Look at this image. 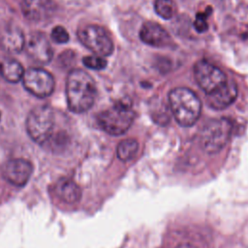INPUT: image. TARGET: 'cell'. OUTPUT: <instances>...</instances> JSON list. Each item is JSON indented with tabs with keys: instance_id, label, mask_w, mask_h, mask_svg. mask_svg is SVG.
<instances>
[{
	"instance_id": "6da1fadb",
	"label": "cell",
	"mask_w": 248,
	"mask_h": 248,
	"mask_svg": "<svg viewBox=\"0 0 248 248\" xmlns=\"http://www.w3.org/2000/svg\"><path fill=\"white\" fill-rule=\"evenodd\" d=\"M96 84L93 78L81 69H73L66 79L68 108L75 113L90 109L95 102Z\"/></svg>"
},
{
	"instance_id": "7a4b0ae2",
	"label": "cell",
	"mask_w": 248,
	"mask_h": 248,
	"mask_svg": "<svg viewBox=\"0 0 248 248\" xmlns=\"http://www.w3.org/2000/svg\"><path fill=\"white\" fill-rule=\"evenodd\" d=\"M169 103L176 122L183 127L193 126L201 116L202 102L189 88L177 87L169 93Z\"/></svg>"
},
{
	"instance_id": "3957f363",
	"label": "cell",
	"mask_w": 248,
	"mask_h": 248,
	"mask_svg": "<svg viewBox=\"0 0 248 248\" xmlns=\"http://www.w3.org/2000/svg\"><path fill=\"white\" fill-rule=\"evenodd\" d=\"M134 119L135 111L132 106L121 101L101 111L97 116L100 128L112 136H120L126 133Z\"/></svg>"
},
{
	"instance_id": "277c9868",
	"label": "cell",
	"mask_w": 248,
	"mask_h": 248,
	"mask_svg": "<svg viewBox=\"0 0 248 248\" xmlns=\"http://www.w3.org/2000/svg\"><path fill=\"white\" fill-rule=\"evenodd\" d=\"M54 111L47 105L33 108L27 115L25 127L28 136L39 144L46 143L52 136L54 128Z\"/></svg>"
},
{
	"instance_id": "5b68a950",
	"label": "cell",
	"mask_w": 248,
	"mask_h": 248,
	"mask_svg": "<svg viewBox=\"0 0 248 248\" xmlns=\"http://www.w3.org/2000/svg\"><path fill=\"white\" fill-rule=\"evenodd\" d=\"M232 124L227 118L216 119L204 125L201 134V144L208 153L220 151L229 141Z\"/></svg>"
},
{
	"instance_id": "8992f818",
	"label": "cell",
	"mask_w": 248,
	"mask_h": 248,
	"mask_svg": "<svg viewBox=\"0 0 248 248\" xmlns=\"http://www.w3.org/2000/svg\"><path fill=\"white\" fill-rule=\"evenodd\" d=\"M78 38L80 43L94 54L106 57L112 53L113 43L108 32L96 24H88L78 29Z\"/></svg>"
},
{
	"instance_id": "52a82bcc",
	"label": "cell",
	"mask_w": 248,
	"mask_h": 248,
	"mask_svg": "<svg viewBox=\"0 0 248 248\" xmlns=\"http://www.w3.org/2000/svg\"><path fill=\"white\" fill-rule=\"evenodd\" d=\"M21 81L24 88L38 98H46L51 95L55 86L52 75L39 67L27 69L24 72Z\"/></svg>"
},
{
	"instance_id": "ba28073f",
	"label": "cell",
	"mask_w": 248,
	"mask_h": 248,
	"mask_svg": "<svg viewBox=\"0 0 248 248\" xmlns=\"http://www.w3.org/2000/svg\"><path fill=\"white\" fill-rule=\"evenodd\" d=\"M194 77L198 85L206 95L219 89L228 81L221 69L205 60H201L195 64Z\"/></svg>"
},
{
	"instance_id": "9c48e42d",
	"label": "cell",
	"mask_w": 248,
	"mask_h": 248,
	"mask_svg": "<svg viewBox=\"0 0 248 248\" xmlns=\"http://www.w3.org/2000/svg\"><path fill=\"white\" fill-rule=\"evenodd\" d=\"M33 171L32 164L22 158H16L7 161L2 167V175L10 184L17 187L24 186Z\"/></svg>"
},
{
	"instance_id": "30bf717a",
	"label": "cell",
	"mask_w": 248,
	"mask_h": 248,
	"mask_svg": "<svg viewBox=\"0 0 248 248\" xmlns=\"http://www.w3.org/2000/svg\"><path fill=\"white\" fill-rule=\"evenodd\" d=\"M26 52L28 56L37 64H48L53 57L52 46L43 32H33L30 34L27 45Z\"/></svg>"
},
{
	"instance_id": "8fae6325",
	"label": "cell",
	"mask_w": 248,
	"mask_h": 248,
	"mask_svg": "<svg viewBox=\"0 0 248 248\" xmlns=\"http://www.w3.org/2000/svg\"><path fill=\"white\" fill-rule=\"evenodd\" d=\"M52 0H22V15L31 21H42L50 17L54 13Z\"/></svg>"
},
{
	"instance_id": "7c38bea8",
	"label": "cell",
	"mask_w": 248,
	"mask_h": 248,
	"mask_svg": "<svg viewBox=\"0 0 248 248\" xmlns=\"http://www.w3.org/2000/svg\"><path fill=\"white\" fill-rule=\"evenodd\" d=\"M0 46L12 54L21 52L25 46L24 33L16 25H6L0 31Z\"/></svg>"
},
{
	"instance_id": "4fadbf2b",
	"label": "cell",
	"mask_w": 248,
	"mask_h": 248,
	"mask_svg": "<svg viewBox=\"0 0 248 248\" xmlns=\"http://www.w3.org/2000/svg\"><path fill=\"white\" fill-rule=\"evenodd\" d=\"M140 40L151 46L165 47L171 44V38L169 33L158 23L147 21L140 30Z\"/></svg>"
},
{
	"instance_id": "5bb4252c",
	"label": "cell",
	"mask_w": 248,
	"mask_h": 248,
	"mask_svg": "<svg viewBox=\"0 0 248 248\" xmlns=\"http://www.w3.org/2000/svg\"><path fill=\"white\" fill-rule=\"evenodd\" d=\"M237 96V86L233 81H227L214 92L206 95L207 104L215 109H224L232 105Z\"/></svg>"
},
{
	"instance_id": "9a60e30c",
	"label": "cell",
	"mask_w": 248,
	"mask_h": 248,
	"mask_svg": "<svg viewBox=\"0 0 248 248\" xmlns=\"http://www.w3.org/2000/svg\"><path fill=\"white\" fill-rule=\"evenodd\" d=\"M54 193L60 201L66 203H75L81 197L79 186L70 178H60L55 183Z\"/></svg>"
},
{
	"instance_id": "2e32d148",
	"label": "cell",
	"mask_w": 248,
	"mask_h": 248,
	"mask_svg": "<svg viewBox=\"0 0 248 248\" xmlns=\"http://www.w3.org/2000/svg\"><path fill=\"white\" fill-rule=\"evenodd\" d=\"M24 72L22 65L14 58H5L0 62V75L8 82L16 83L20 81Z\"/></svg>"
},
{
	"instance_id": "e0dca14e",
	"label": "cell",
	"mask_w": 248,
	"mask_h": 248,
	"mask_svg": "<svg viewBox=\"0 0 248 248\" xmlns=\"http://www.w3.org/2000/svg\"><path fill=\"white\" fill-rule=\"evenodd\" d=\"M139 149V143L136 140L134 139H126L123 140L119 142L118 146H117V157L123 161H129L131 159H133Z\"/></svg>"
},
{
	"instance_id": "ac0fdd59",
	"label": "cell",
	"mask_w": 248,
	"mask_h": 248,
	"mask_svg": "<svg viewBox=\"0 0 248 248\" xmlns=\"http://www.w3.org/2000/svg\"><path fill=\"white\" fill-rule=\"evenodd\" d=\"M154 9L156 14L164 19H170L174 15L172 0H155Z\"/></svg>"
},
{
	"instance_id": "d6986e66",
	"label": "cell",
	"mask_w": 248,
	"mask_h": 248,
	"mask_svg": "<svg viewBox=\"0 0 248 248\" xmlns=\"http://www.w3.org/2000/svg\"><path fill=\"white\" fill-rule=\"evenodd\" d=\"M82 63L85 67L91 69V70H103L106 68L108 62L105 59V57L99 56V55H88L83 57Z\"/></svg>"
},
{
	"instance_id": "ffe728a7",
	"label": "cell",
	"mask_w": 248,
	"mask_h": 248,
	"mask_svg": "<svg viewBox=\"0 0 248 248\" xmlns=\"http://www.w3.org/2000/svg\"><path fill=\"white\" fill-rule=\"evenodd\" d=\"M50 36L53 42H55L56 44H66L70 39L68 31L63 26H60V25L55 26L51 30Z\"/></svg>"
},
{
	"instance_id": "44dd1931",
	"label": "cell",
	"mask_w": 248,
	"mask_h": 248,
	"mask_svg": "<svg viewBox=\"0 0 248 248\" xmlns=\"http://www.w3.org/2000/svg\"><path fill=\"white\" fill-rule=\"evenodd\" d=\"M209 14V12L207 14L205 13H200V14H197L196 16V20L194 22V26L196 28V30L200 33L202 32H204L206 29H207V21H206V17H207V15Z\"/></svg>"
},
{
	"instance_id": "7402d4cb",
	"label": "cell",
	"mask_w": 248,
	"mask_h": 248,
	"mask_svg": "<svg viewBox=\"0 0 248 248\" xmlns=\"http://www.w3.org/2000/svg\"><path fill=\"white\" fill-rule=\"evenodd\" d=\"M175 248H196V247L192 244H189V243H183V244H179Z\"/></svg>"
},
{
	"instance_id": "603a6c76",
	"label": "cell",
	"mask_w": 248,
	"mask_h": 248,
	"mask_svg": "<svg viewBox=\"0 0 248 248\" xmlns=\"http://www.w3.org/2000/svg\"><path fill=\"white\" fill-rule=\"evenodd\" d=\"M0 118H1V112H0Z\"/></svg>"
}]
</instances>
